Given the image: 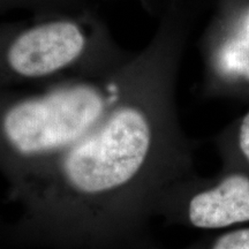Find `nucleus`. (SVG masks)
Returning a JSON list of instances; mask_svg holds the SVG:
<instances>
[{
    "label": "nucleus",
    "mask_w": 249,
    "mask_h": 249,
    "mask_svg": "<svg viewBox=\"0 0 249 249\" xmlns=\"http://www.w3.org/2000/svg\"><path fill=\"white\" fill-rule=\"evenodd\" d=\"M165 90L140 80L82 141L18 193L36 249H148L165 195L195 176Z\"/></svg>",
    "instance_id": "1"
},
{
    "label": "nucleus",
    "mask_w": 249,
    "mask_h": 249,
    "mask_svg": "<svg viewBox=\"0 0 249 249\" xmlns=\"http://www.w3.org/2000/svg\"><path fill=\"white\" fill-rule=\"evenodd\" d=\"M135 77L124 71L70 81L12 102L0 117V138L18 194L91 133Z\"/></svg>",
    "instance_id": "2"
},
{
    "label": "nucleus",
    "mask_w": 249,
    "mask_h": 249,
    "mask_svg": "<svg viewBox=\"0 0 249 249\" xmlns=\"http://www.w3.org/2000/svg\"><path fill=\"white\" fill-rule=\"evenodd\" d=\"M157 218L203 231L249 223V170L222 169L209 178L195 174L183 180L164 196Z\"/></svg>",
    "instance_id": "3"
},
{
    "label": "nucleus",
    "mask_w": 249,
    "mask_h": 249,
    "mask_svg": "<svg viewBox=\"0 0 249 249\" xmlns=\"http://www.w3.org/2000/svg\"><path fill=\"white\" fill-rule=\"evenodd\" d=\"M88 49V29L79 20L53 18L18 34L6 51V64L22 79L43 80L77 64Z\"/></svg>",
    "instance_id": "4"
},
{
    "label": "nucleus",
    "mask_w": 249,
    "mask_h": 249,
    "mask_svg": "<svg viewBox=\"0 0 249 249\" xmlns=\"http://www.w3.org/2000/svg\"><path fill=\"white\" fill-rule=\"evenodd\" d=\"M223 169L249 170V111L236 124L233 139L223 145Z\"/></svg>",
    "instance_id": "5"
},
{
    "label": "nucleus",
    "mask_w": 249,
    "mask_h": 249,
    "mask_svg": "<svg viewBox=\"0 0 249 249\" xmlns=\"http://www.w3.org/2000/svg\"><path fill=\"white\" fill-rule=\"evenodd\" d=\"M148 249H163L152 245ZM180 249H249V226L233 227Z\"/></svg>",
    "instance_id": "6"
},
{
    "label": "nucleus",
    "mask_w": 249,
    "mask_h": 249,
    "mask_svg": "<svg viewBox=\"0 0 249 249\" xmlns=\"http://www.w3.org/2000/svg\"><path fill=\"white\" fill-rule=\"evenodd\" d=\"M246 38L233 43L224 54V65L227 70L238 71L241 75L249 76V21Z\"/></svg>",
    "instance_id": "7"
}]
</instances>
